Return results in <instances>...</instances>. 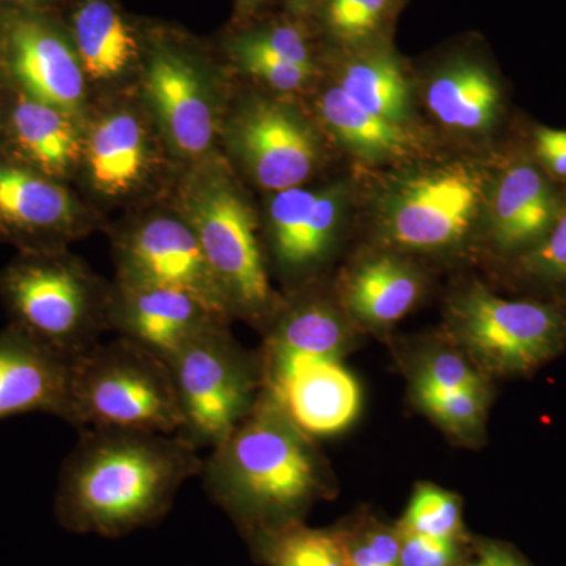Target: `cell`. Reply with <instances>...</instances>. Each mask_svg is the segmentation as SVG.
I'll list each match as a JSON object with an SVG mask.
<instances>
[{"mask_svg":"<svg viewBox=\"0 0 566 566\" xmlns=\"http://www.w3.org/2000/svg\"><path fill=\"white\" fill-rule=\"evenodd\" d=\"M66 457L55 516L66 531L117 538L150 526L202 475L199 449L180 434L88 428Z\"/></svg>","mask_w":566,"mask_h":566,"instance_id":"cell-1","label":"cell"},{"mask_svg":"<svg viewBox=\"0 0 566 566\" xmlns=\"http://www.w3.org/2000/svg\"><path fill=\"white\" fill-rule=\"evenodd\" d=\"M311 438L263 387L249 416L205 460L208 494L259 534L296 523L324 491Z\"/></svg>","mask_w":566,"mask_h":566,"instance_id":"cell-2","label":"cell"},{"mask_svg":"<svg viewBox=\"0 0 566 566\" xmlns=\"http://www.w3.org/2000/svg\"><path fill=\"white\" fill-rule=\"evenodd\" d=\"M63 420L77 430L180 433L182 419L169 364L117 338L70 363Z\"/></svg>","mask_w":566,"mask_h":566,"instance_id":"cell-3","label":"cell"},{"mask_svg":"<svg viewBox=\"0 0 566 566\" xmlns=\"http://www.w3.org/2000/svg\"><path fill=\"white\" fill-rule=\"evenodd\" d=\"M0 294L11 327L66 360L98 345L109 327V297L73 259L55 252H25L0 273Z\"/></svg>","mask_w":566,"mask_h":566,"instance_id":"cell-4","label":"cell"},{"mask_svg":"<svg viewBox=\"0 0 566 566\" xmlns=\"http://www.w3.org/2000/svg\"><path fill=\"white\" fill-rule=\"evenodd\" d=\"M182 221L199 240L230 314L262 319L273 307L255 221L229 175L205 167L181 186Z\"/></svg>","mask_w":566,"mask_h":566,"instance_id":"cell-5","label":"cell"},{"mask_svg":"<svg viewBox=\"0 0 566 566\" xmlns=\"http://www.w3.org/2000/svg\"><path fill=\"white\" fill-rule=\"evenodd\" d=\"M180 406V436L197 449H212L232 434L263 390L262 360L244 352L212 324L169 363Z\"/></svg>","mask_w":566,"mask_h":566,"instance_id":"cell-6","label":"cell"},{"mask_svg":"<svg viewBox=\"0 0 566 566\" xmlns=\"http://www.w3.org/2000/svg\"><path fill=\"white\" fill-rule=\"evenodd\" d=\"M488 196L490 185L482 167L450 161L397 178L376 212L390 244L409 251H439L471 233Z\"/></svg>","mask_w":566,"mask_h":566,"instance_id":"cell-7","label":"cell"},{"mask_svg":"<svg viewBox=\"0 0 566 566\" xmlns=\"http://www.w3.org/2000/svg\"><path fill=\"white\" fill-rule=\"evenodd\" d=\"M450 316L465 348L497 374H524L538 367L557 352L566 331L556 308L504 300L482 285L461 293Z\"/></svg>","mask_w":566,"mask_h":566,"instance_id":"cell-8","label":"cell"},{"mask_svg":"<svg viewBox=\"0 0 566 566\" xmlns=\"http://www.w3.org/2000/svg\"><path fill=\"white\" fill-rule=\"evenodd\" d=\"M120 282L181 290L229 318L226 294L191 227L182 219H148L118 243Z\"/></svg>","mask_w":566,"mask_h":566,"instance_id":"cell-9","label":"cell"},{"mask_svg":"<svg viewBox=\"0 0 566 566\" xmlns=\"http://www.w3.org/2000/svg\"><path fill=\"white\" fill-rule=\"evenodd\" d=\"M264 389L305 433L345 430L360 408V387L340 357L262 360Z\"/></svg>","mask_w":566,"mask_h":566,"instance_id":"cell-10","label":"cell"},{"mask_svg":"<svg viewBox=\"0 0 566 566\" xmlns=\"http://www.w3.org/2000/svg\"><path fill=\"white\" fill-rule=\"evenodd\" d=\"M234 150L264 189L303 185L318 163L319 147L307 123L279 104L256 102L233 123Z\"/></svg>","mask_w":566,"mask_h":566,"instance_id":"cell-11","label":"cell"},{"mask_svg":"<svg viewBox=\"0 0 566 566\" xmlns=\"http://www.w3.org/2000/svg\"><path fill=\"white\" fill-rule=\"evenodd\" d=\"M107 319L123 338L169 364L197 335L227 318L181 290L120 282Z\"/></svg>","mask_w":566,"mask_h":566,"instance_id":"cell-12","label":"cell"},{"mask_svg":"<svg viewBox=\"0 0 566 566\" xmlns=\"http://www.w3.org/2000/svg\"><path fill=\"white\" fill-rule=\"evenodd\" d=\"M77 222L76 202L57 180L0 156V240L28 252H55Z\"/></svg>","mask_w":566,"mask_h":566,"instance_id":"cell-13","label":"cell"},{"mask_svg":"<svg viewBox=\"0 0 566 566\" xmlns=\"http://www.w3.org/2000/svg\"><path fill=\"white\" fill-rule=\"evenodd\" d=\"M7 59L18 87L74 117L84 103L77 52L46 22L20 18L7 31Z\"/></svg>","mask_w":566,"mask_h":566,"instance_id":"cell-14","label":"cell"},{"mask_svg":"<svg viewBox=\"0 0 566 566\" xmlns=\"http://www.w3.org/2000/svg\"><path fill=\"white\" fill-rule=\"evenodd\" d=\"M6 99L0 106V134L10 158L54 180L69 175L84 153L74 117L20 87Z\"/></svg>","mask_w":566,"mask_h":566,"instance_id":"cell-15","label":"cell"},{"mask_svg":"<svg viewBox=\"0 0 566 566\" xmlns=\"http://www.w3.org/2000/svg\"><path fill=\"white\" fill-rule=\"evenodd\" d=\"M345 205L342 186L307 191L290 188L275 193L270 207L275 259L290 273L308 270L329 252Z\"/></svg>","mask_w":566,"mask_h":566,"instance_id":"cell-16","label":"cell"},{"mask_svg":"<svg viewBox=\"0 0 566 566\" xmlns=\"http://www.w3.org/2000/svg\"><path fill=\"white\" fill-rule=\"evenodd\" d=\"M144 87L174 147L191 158L202 156L214 139L216 118L193 66L170 52H159L148 65Z\"/></svg>","mask_w":566,"mask_h":566,"instance_id":"cell-17","label":"cell"},{"mask_svg":"<svg viewBox=\"0 0 566 566\" xmlns=\"http://www.w3.org/2000/svg\"><path fill=\"white\" fill-rule=\"evenodd\" d=\"M70 363L14 327L0 333V422L31 412L63 419Z\"/></svg>","mask_w":566,"mask_h":566,"instance_id":"cell-18","label":"cell"},{"mask_svg":"<svg viewBox=\"0 0 566 566\" xmlns=\"http://www.w3.org/2000/svg\"><path fill=\"white\" fill-rule=\"evenodd\" d=\"M491 232L505 249L538 243L556 221V193L532 164L509 167L488 196Z\"/></svg>","mask_w":566,"mask_h":566,"instance_id":"cell-19","label":"cell"},{"mask_svg":"<svg viewBox=\"0 0 566 566\" xmlns=\"http://www.w3.org/2000/svg\"><path fill=\"white\" fill-rule=\"evenodd\" d=\"M424 102L436 120L447 128L479 133L494 122L501 92L482 65L460 62L436 74L427 85Z\"/></svg>","mask_w":566,"mask_h":566,"instance_id":"cell-20","label":"cell"},{"mask_svg":"<svg viewBox=\"0 0 566 566\" xmlns=\"http://www.w3.org/2000/svg\"><path fill=\"white\" fill-rule=\"evenodd\" d=\"M93 186L107 196L132 191L148 166L147 136L129 112L107 115L96 123L87 145Z\"/></svg>","mask_w":566,"mask_h":566,"instance_id":"cell-21","label":"cell"},{"mask_svg":"<svg viewBox=\"0 0 566 566\" xmlns=\"http://www.w3.org/2000/svg\"><path fill=\"white\" fill-rule=\"evenodd\" d=\"M419 275L394 256H376L356 268L345 285L349 311L364 322L386 326L403 318L419 300Z\"/></svg>","mask_w":566,"mask_h":566,"instance_id":"cell-22","label":"cell"},{"mask_svg":"<svg viewBox=\"0 0 566 566\" xmlns=\"http://www.w3.org/2000/svg\"><path fill=\"white\" fill-rule=\"evenodd\" d=\"M346 344V324L333 305L305 301L286 311L275 324L262 360L340 357Z\"/></svg>","mask_w":566,"mask_h":566,"instance_id":"cell-23","label":"cell"},{"mask_svg":"<svg viewBox=\"0 0 566 566\" xmlns=\"http://www.w3.org/2000/svg\"><path fill=\"white\" fill-rule=\"evenodd\" d=\"M319 114L334 136L365 159L382 161L411 150L412 139L403 126L364 109L338 85L324 92Z\"/></svg>","mask_w":566,"mask_h":566,"instance_id":"cell-24","label":"cell"},{"mask_svg":"<svg viewBox=\"0 0 566 566\" xmlns=\"http://www.w3.org/2000/svg\"><path fill=\"white\" fill-rule=\"evenodd\" d=\"M77 57L93 80L120 76L136 57L137 44L117 10L104 0H88L74 17Z\"/></svg>","mask_w":566,"mask_h":566,"instance_id":"cell-25","label":"cell"},{"mask_svg":"<svg viewBox=\"0 0 566 566\" xmlns=\"http://www.w3.org/2000/svg\"><path fill=\"white\" fill-rule=\"evenodd\" d=\"M360 107L403 126L409 117V84L401 66L386 52L363 55L345 66L338 81Z\"/></svg>","mask_w":566,"mask_h":566,"instance_id":"cell-26","label":"cell"},{"mask_svg":"<svg viewBox=\"0 0 566 566\" xmlns=\"http://www.w3.org/2000/svg\"><path fill=\"white\" fill-rule=\"evenodd\" d=\"M262 551L273 566H348L345 539L296 523L260 534Z\"/></svg>","mask_w":566,"mask_h":566,"instance_id":"cell-27","label":"cell"},{"mask_svg":"<svg viewBox=\"0 0 566 566\" xmlns=\"http://www.w3.org/2000/svg\"><path fill=\"white\" fill-rule=\"evenodd\" d=\"M460 528V502L452 493L431 485L417 488L409 502L401 531L453 539Z\"/></svg>","mask_w":566,"mask_h":566,"instance_id":"cell-28","label":"cell"},{"mask_svg":"<svg viewBox=\"0 0 566 566\" xmlns=\"http://www.w3.org/2000/svg\"><path fill=\"white\" fill-rule=\"evenodd\" d=\"M417 395L428 415L458 433L475 430L485 416V390H417Z\"/></svg>","mask_w":566,"mask_h":566,"instance_id":"cell-29","label":"cell"},{"mask_svg":"<svg viewBox=\"0 0 566 566\" xmlns=\"http://www.w3.org/2000/svg\"><path fill=\"white\" fill-rule=\"evenodd\" d=\"M392 0H329L326 17L331 31L348 43H363L385 22Z\"/></svg>","mask_w":566,"mask_h":566,"instance_id":"cell-30","label":"cell"},{"mask_svg":"<svg viewBox=\"0 0 566 566\" xmlns=\"http://www.w3.org/2000/svg\"><path fill=\"white\" fill-rule=\"evenodd\" d=\"M417 390H485L482 379L472 370L471 365L455 353H438L423 365L417 381Z\"/></svg>","mask_w":566,"mask_h":566,"instance_id":"cell-31","label":"cell"},{"mask_svg":"<svg viewBox=\"0 0 566 566\" xmlns=\"http://www.w3.org/2000/svg\"><path fill=\"white\" fill-rule=\"evenodd\" d=\"M232 50L262 52L296 65L315 66L301 32L293 28H271L234 40Z\"/></svg>","mask_w":566,"mask_h":566,"instance_id":"cell-32","label":"cell"},{"mask_svg":"<svg viewBox=\"0 0 566 566\" xmlns=\"http://www.w3.org/2000/svg\"><path fill=\"white\" fill-rule=\"evenodd\" d=\"M238 61L252 76L259 77L275 91L293 92L303 87L315 74V66L296 65L262 52L233 50Z\"/></svg>","mask_w":566,"mask_h":566,"instance_id":"cell-33","label":"cell"},{"mask_svg":"<svg viewBox=\"0 0 566 566\" xmlns=\"http://www.w3.org/2000/svg\"><path fill=\"white\" fill-rule=\"evenodd\" d=\"M527 264L545 277L566 281V207L558 211L549 232L536 243Z\"/></svg>","mask_w":566,"mask_h":566,"instance_id":"cell-34","label":"cell"},{"mask_svg":"<svg viewBox=\"0 0 566 566\" xmlns=\"http://www.w3.org/2000/svg\"><path fill=\"white\" fill-rule=\"evenodd\" d=\"M401 566H452L457 558L453 539L433 538L401 531Z\"/></svg>","mask_w":566,"mask_h":566,"instance_id":"cell-35","label":"cell"},{"mask_svg":"<svg viewBox=\"0 0 566 566\" xmlns=\"http://www.w3.org/2000/svg\"><path fill=\"white\" fill-rule=\"evenodd\" d=\"M345 546L348 566H401L400 538L392 532H371L356 546Z\"/></svg>","mask_w":566,"mask_h":566,"instance_id":"cell-36","label":"cell"},{"mask_svg":"<svg viewBox=\"0 0 566 566\" xmlns=\"http://www.w3.org/2000/svg\"><path fill=\"white\" fill-rule=\"evenodd\" d=\"M535 150L547 172L566 178V132L536 129Z\"/></svg>","mask_w":566,"mask_h":566,"instance_id":"cell-37","label":"cell"},{"mask_svg":"<svg viewBox=\"0 0 566 566\" xmlns=\"http://www.w3.org/2000/svg\"><path fill=\"white\" fill-rule=\"evenodd\" d=\"M472 566H524L520 558L513 556L504 547L491 546L483 551L482 556Z\"/></svg>","mask_w":566,"mask_h":566,"instance_id":"cell-38","label":"cell"},{"mask_svg":"<svg viewBox=\"0 0 566 566\" xmlns=\"http://www.w3.org/2000/svg\"><path fill=\"white\" fill-rule=\"evenodd\" d=\"M240 2L245 7H251L253 2H256V0H240Z\"/></svg>","mask_w":566,"mask_h":566,"instance_id":"cell-39","label":"cell"},{"mask_svg":"<svg viewBox=\"0 0 566 566\" xmlns=\"http://www.w3.org/2000/svg\"><path fill=\"white\" fill-rule=\"evenodd\" d=\"M290 2L296 3V6H304L308 0H290Z\"/></svg>","mask_w":566,"mask_h":566,"instance_id":"cell-40","label":"cell"},{"mask_svg":"<svg viewBox=\"0 0 566 566\" xmlns=\"http://www.w3.org/2000/svg\"><path fill=\"white\" fill-rule=\"evenodd\" d=\"M24 2H31V0H24Z\"/></svg>","mask_w":566,"mask_h":566,"instance_id":"cell-41","label":"cell"}]
</instances>
